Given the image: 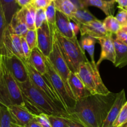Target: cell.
I'll return each instance as SVG.
<instances>
[{
	"mask_svg": "<svg viewBox=\"0 0 127 127\" xmlns=\"http://www.w3.org/2000/svg\"><path fill=\"white\" fill-rule=\"evenodd\" d=\"M117 94L90 95L76 101L67 118L81 123L85 127H102L112 108Z\"/></svg>",
	"mask_w": 127,
	"mask_h": 127,
	"instance_id": "obj_1",
	"label": "cell"
},
{
	"mask_svg": "<svg viewBox=\"0 0 127 127\" xmlns=\"http://www.w3.org/2000/svg\"><path fill=\"white\" fill-rule=\"evenodd\" d=\"M22 92L25 107L34 115L45 113L48 115L67 117V113L59 108L46 94L37 89L30 80L18 83Z\"/></svg>",
	"mask_w": 127,
	"mask_h": 127,
	"instance_id": "obj_2",
	"label": "cell"
},
{
	"mask_svg": "<svg viewBox=\"0 0 127 127\" xmlns=\"http://www.w3.org/2000/svg\"><path fill=\"white\" fill-rule=\"evenodd\" d=\"M54 36L62 56L72 72L77 73L80 65L89 60L77 38L69 39L60 34L56 28Z\"/></svg>",
	"mask_w": 127,
	"mask_h": 127,
	"instance_id": "obj_3",
	"label": "cell"
},
{
	"mask_svg": "<svg viewBox=\"0 0 127 127\" xmlns=\"http://www.w3.org/2000/svg\"><path fill=\"white\" fill-rule=\"evenodd\" d=\"M1 68L0 103L6 107L18 105L26 107L19 84L12 76L1 59Z\"/></svg>",
	"mask_w": 127,
	"mask_h": 127,
	"instance_id": "obj_4",
	"label": "cell"
},
{
	"mask_svg": "<svg viewBox=\"0 0 127 127\" xmlns=\"http://www.w3.org/2000/svg\"><path fill=\"white\" fill-rule=\"evenodd\" d=\"M95 62L87 61L80 65L77 74L91 95H107L110 93L102 80Z\"/></svg>",
	"mask_w": 127,
	"mask_h": 127,
	"instance_id": "obj_5",
	"label": "cell"
},
{
	"mask_svg": "<svg viewBox=\"0 0 127 127\" xmlns=\"http://www.w3.org/2000/svg\"><path fill=\"white\" fill-rule=\"evenodd\" d=\"M24 62L28 70L29 80L31 81V82L37 89L46 94L59 108L67 113L62 100L59 97L58 94H57L55 89H54L49 80L47 73L44 75H42L32 66L27 60H24Z\"/></svg>",
	"mask_w": 127,
	"mask_h": 127,
	"instance_id": "obj_6",
	"label": "cell"
},
{
	"mask_svg": "<svg viewBox=\"0 0 127 127\" xmlns=\"http://www.w3.org/2000/svg\"><path fill=\"white\" fill-rule=\"evenodd\" d=\"M47 58L48 61H49L50 63H51L53 69L56 72V73L61 77L62 80H63L64 83L65 85V87H66L70 97L73 99L75 100L71 91H70L69 83H68V80H69V75H70L71 71L69 69L67 64H66L63 56H62V53H61L58 44H57V40L55 37L54 34L52 50L50 52L49 57H47Z\"/></svg>",
	"mask_w": 127,
	"mask_h": 127,
	"instance_id": "obj_7",
	"label": "cell"
},
{
	"mask_svg": "<svg viewBox=\"0 0 127 127\" xmlns=\"http://www.w3.org/2000/svg\"><path fill=\"white\" fill-rule=\"evenodd\" d=\"M45 61H46L47 73L48 74L50 81H51L54 89L58 94L59 97L62 100L64 106L68 113L69 111L71 110L75 107L76 100L73 99L70 97L63 80H62L61 77L56 73V72L55 71L54 69L51 65L49 61L46 57H45Z\"/></svg>",
	"mask_w": 127,
	"mask_h": 127,
	"instance_id": "obj_8",
	"label": "cell"
},
{
	"mask_svg": "<svg viewBox=\"0 0 127 127\" xmlns=\"http://www.w3.org/2000/svg\"><path fill=\"white\" fill-rule=\"evenodd\" d=\"M1 59L4 62L12 76L18 83L25 82L29 80L28 70L23 59L15 55H1Z\"/></svg>",
	"mask_w": 127,
	"mask_h": 127,
	"instance_id": "obj_9",
	"label": "cell"
},
{
	"mask_svg": "<svg viewBox=\"0 0 127 127\" xmlns=\"http://www.w3.org/2000/svg\"><path fill=\"white\" fill-rule=\"evenodd\" d=\"M21 37L14 33L10 26L8 24L3 36V50L0 54L3 56L15 55L23 61L26 60L22 51Z\"/></svg>",
	"mask_w": 127,
	"mask_h": 127,
	"instance_id": "obj_10",
	"label": "cell"
},
{
	"mask_svg": "<svg viewBox=\"0 0 127 127\" xmlns=\"http://www.w3.org/2000/svg\"><path fill=\"white\" fill-rule=\"evenodd\" d=\"M36 31L37 47L44 57H48L52 50L54 35L51 34L47 21H46L39 28L36 29Z\"/></svg>",
	"mask_w": 127,
	"mask_h": 127,
	"instance_id": "obj_11",
	"label": "cell"
},
{
	"mask_svg": "<svg viewBox=\"0 0 127 127\" xmlns=\"http://www.w3.org/2000/svg\"><path fill=\"white\" fill-rule=\"evenodd\" d=\"M113 35L109 34L104 37L97 38V40L101 46V53L98 62L96 63L99 67L100 64L105 60H107L114 64L115 61V50L113 42Z\"/></svg>",
	"mask_w": 127,
	"mask_h": 127,
	"instance_id": "obj_12",
	"label": "cell"
},
{
	"mask_svg": "<svg viewBox=\"0 0 127 127\" xmlns=\"http://www.w3.org/2000/svg\"><path fill=\"white\" fill-rule=\"evenodd\" d=\"M79 26L81 37L90 36L97 39V38L104 37L111 34L106 30L103 22L98 19L92 21L87 24H81Z\"/></svg>",
	"mask_w": 127,
	"mask_h": 127,
	"instance_id": "obj_13",
	"label": "cell"
},
{
	"mask_svg": "<svg viewBox=\"0 0 127 127\" xmlns=\"http://www.w3.org/2000/svg\"><path fill=\"white\" fill-rule=\"evenodd\" d=\"M8 109L16 123L21 126H26L35 118V115L26 107L18 105H10Z\"/></svg>",
	"mask_w": 127,
	"mask_h": 127,
	"instance_id": "obj_14",
	"label": "cell"
},
{
	"mask_svg": "<svg viewBox=\"0 0 127 127\" xmlns=\"http://www.w3.org/2000/svg\"><path fill=\"white\" fill-rule=\"evenodd\" d=\"M126 102L127 100H126L125 93V90L123 89L119 93L117 94L115 100L112 108L110 110L102 127H113L115 121L117 119L122 107Z\"/></svg>",
	"mask_w": 127,
	"mask_h": 127,
	"instance_id": "obj_15",
	"label": "cell"
},
{
	"mask_svg": "<svg viewBox=\"0 0 127 127\" xmlns=\"http://www.w3.org/2000/svg\"><path fill=\"white\" fill-rule=\"evenodd\" d=\"M68 83L70 91L76 101L91 95L77 73L70 72Z\"/></svg>",
	"mask_w": 127,
	"mask_h": 127,
	"instance_id": "obj_16",
	"label": "cell"
},
{
	"mask_svg": "<svg viewBox=\"0 0 127 127\" xmlns=\"http://www.w3.org/2000/svg\"><path fill=\"white\" fill-rule=\"evenodd\" d=\"M36 10L37 9L36 7L31 3L28 5L21 8L16 13L15 15L26 24L28 29H36L35 16Z\"/></svg>",
	"mask_w": 127,
	"mask_h": 127,
	"instance_id": "obj_17",
	"label": "cell"
},
{
	"mask_svg": "<svg viewBox=\"0 0 127 127\" xmlns=\"http://www.w3.org/2000/svg\"><path fill=\"white\" fill-rule=\"evenodd\" d=\"M56 28L61 34L69 39L77 38L70 28V19L65 14L56 11Z\"/></svg>",
	"mask_w": 127,
	"mask_h": 127,
	"instance_id": "obj_18",
	"label": "cell"
},
{
	"mask_svg": "<svg viewBox=\"0 0 127 127\" xmlns=\"http://www.w3.org/2000/svg\"><path fill=\"white\" fill-rule=\"evenodd\" d=\"M82 4L85 8L89 6H95L99 8L108 16H113L115 13V0L107 1L105 0H80Z\"/></svg>",
	"mask_w": 127,
	"mask_h": 127,
	"instance_id": "obj_19",
	"label": "cell"
},
{
	"mask_svg": "<svg viewBox=\"0 0 127 127\" xmlns=\"http://www.w3.org/2000/svg\"><path fill=\"white\" fill-rule=\"evenodd\" d=\"M27 61L41 74L44 75L47 73L45 57L37 47L32 50L30 57Z\"/></svg>",
	"mask_w": 127,
	"mask_h": 127,
	"instance_id": "obj_20",
	"label": "cell"
},
{
	"mask_svg": "<svg viewBox=\"0 0 127 127\" xmlns=\"http://www.w3.org/2000/svg\"><path fill=\"white\" fill-rule=\"evenodd\" d=\"M115 50V61L113 64L117 67L122 68L127 65V46L117 39L113 36Z\"/></svg>",
	"mask_w": 127,
	"mask_h": 127,
	"instance_id": "obj_21",
	"label": "cell"
},
{
	"mask_svg": "<svg viewBox=\"0 0 127 127\" xmlns=\"http://www.w3.org/2000/svg\"><path fill=\"white\" fill-rule=\"evenodd\" d=\"M7 25L11 23L13 16L20 8L16 0H0Z\"/></svg>",
	"mask_w": 127,
	"mask_h": 127,
	"instance_id": "obj_22",
	"label": "cell"
},
{
	"mask_svg": "<svg viewBox=\"0 0 127 127\" xmlns=\"http://www.w3.org/2000/svg\"><path fill=\"white\" fill-rule=\"evenodd\" d=\"M56 11L67 16L70 19L73 17L77 11V8L70 0H54Z\"/></svg>",
	"mask_w": 127,
	"mask_h": 127,
	"instance_id": "obj_23",
	"label": "cell"
},
{
	"mask_svg": "<svg viewBox=\"0 0 127 127\" xmlns=\"http://www.w3.org/2000/svg\"><path fill=\"white\" fill-rule=\"evenodd\" d=\"M96 19H97V18L94 16L89 10H87V8H81L77 9L76 12L70 20H72L78 25H81L87 24Z\"/></svg>",
	"mask_w": 127,
	"mask_h": 127,
	"instance_id": "obj_24",
	"label": "cell"
},
{
	"mask_svg": "<svg viewBox=\"0 0 127 127\" xmlns=\"http://www.w3.org/2000/svg\"><path fill=\"white\" fill-rule=\"evenodd\" d=\"M9 25L11 28L14 33L20 37H24L28 31V28L26 24L22 21L18 16L14 14Z\"/></svg>",
	"mask_w": 127,
	"mask_h": 127,
	"instance_id": "obj_25",
	"label": "cell"
},
{
	"mask_svg": "<svg viewBox=\"0 0 127 127\" xmlns=\"http://www.w3.org/2000/svg\"><path fill=\"white\" fill-rule=\"evenodd\" d=\"M97 40L94 37L90 36H82L80 42L83 50L84 51H86L89 53L92 62H95L94 60V51L95 44L97 43Z\"/></svg>",
	"mask_w": 127,
	"mask_h": 127,
	"instance_id": "obj_26",
	"label": "cell"
},
{
	"mask_svg": "<svg viewBox=\"0 0 127 127\" xmlns=\"http://www.w3.org/2000/svg\"><path fill=\"white\" fill-rule=\"evenodd\" d=\"M46 10V21L49 27L50 31L52 35L54 34V32L56 29V9L54 3L52 2L47 8Z\"/></svg>",
	"mask_w": 127,
	"mask_h": 127,
	"instance_id": "obj_27",
	"label": "cell"
},
{
	"mask_svg": "<svg viewBox=\"0 0 127 127\" xmlns=\"http://www.w3.org/2000/svg\"><path fill=\"white\" fill-rule=\"evenodd\" d=\"M15 123L8 107L0 103V127H14Z\"/></svg>",
	"mask_w": 127,
	"mask_h": 127,
	"instance_id": "obj_28",
	"label": "cell"
},
{
	"mask_svg": "<svg viewBox=\"0 0 127 127\" xmlns=\"http://www.w3.org/2000/svg\"><path fill=\"white\" fill-rule=\"evenodd\" d=\"M103 24L106 30L111 34H116L121 29V25L113 16H108L103 20Z\"/></svg>",
	"mask_w": 127,
	"mask_h": 127,
	"instance_id": "obj_29",
	"label": "cell"
},
{
	"mask_svg": "<svg viewBox=\"0 0 127 127\" xmlns=\"http://www.w3.org/2000/svg\"><path fill=\"white\" fill-rule=\"evenodd\" d=\"M113 127H127V100L122 107Z\"/></svg>",
	"mask_w": 127,
	"mask_h": 127,
	"instance_id": "obj_30",
	"label": "cell"
},
{
	"mask_svg": "<svg viewBox=\"0 0 127 127\" xmlns=\"http://www.w3.org/2000/svg\"><path fill=\"white\" fill-rule=\"evenodd\" d=\"M52 127H67L69 118L64 116L48 115Z\"/></svg>",
	"mask_w": 127,
	"mask_h": 127,
	"instance_id": "obj_31",
	"label": "cell"
},
{
	"mask_svg": "<svg viewBox=\"0 0 127 127\" xmlns=\"http://www.w3.org/2000/svg\"><path fill=\"white\" fill-rule=\"evenodd\" d=\"M26 41L31 50H32L35 47H37V37L36 29H29L26 34L24 36Z\"/></svg>",
	"mask_w": 127,
	"mask_h": 127,
	"instance_id": "obj_32",
	"label": "cell"
},
{
	"mask_svg": "<svg viewBox=\"0 0 127 127\" xmlns=\"http://www.w3.org/2000/svg\"><path fill=\"white\" fill-rule=\"evenodd\" d=\"M7 26L8 25L6 21L4 12H3L1 4L0 3V54L1 53L2 50H3V36H4V31H5Z\"/></svg>",
	"mask_w": 127,
	"mask_h": 127,
	"instance_id": "obj_33",
	"label": "cell"
},
{
	"mask_svg": "<svg viewBox=\"0 0 127 127\" xmlns=\"http://www.w3.org/2000/svg\"><path fill=\"white\" fill-rule=\"evenodd\" d=\"M46 21L45 9H37L35 16V28L36 29L39 28Z\"/></svg>",
	"mask_w": 127,
	"mask_h": 127,
	"instance_id": "obj_34",
	"label": "cell"
},
{
	"mask_svg": "<svg viewBox=\"0 0 127 127\" xmlns=\"http://www.w3.org/2000/svg\"><path fill=\"white\" fill-rule=\"evenodd\" d=\"M35 120L41 125L42 127H52L49 119L48 115L41 113L37 115H35Z\"/></svg>",
	"mask_w": 127,
	"mask_h": 127,
	"instance_id": "obj_35",
	"label": "cell"
},
{
	"mask_svg": "<svg viewBox=\"0 0 127 127\" xmlns=\"http://www.w3.org/2000/svg\"><path fill=\"white\" fill-rule=\"evenodd\" d=\"M116 19L121 25V28L127 25V11L120 9L115 16Z\"/></svg>",
	"mask_w": 127,
	"mask_h": 127,
	"instance_id": "obj_36",
	"label": "cell"
},
{
	"mask_svg": "<svg viewBox=\"0 0 127 127\" xmlns=\"http://www.w3.org/2000/svg\"><path fill=\"white\" fill-rule=\"evenodd\" d=\"M54 0H33L32 4L36 9H46Z\"/></svg>",
	"mask_w": 127,
	"mask_h": 127,
	"instance_id": "obj_37",
	"label": "cell"
},
{
	"mask_svg": "<svg viewBox=\"0 0 127 127\" xmlns=\"http://www.w3.org/2000/svg\"><path fill=\"white\" fill-rule=\"evenodd\" d=\"M21 39L22 51H23V54H24V59H25L26 60H28L31 56V50L29 46H28V43H27L24 37H21Z\"/></svg>",
	"mask_w": 127,
	"mask_h": 127,
	"instance_id": "obj_38",
	"label": "cell"
},
{
	"mask_svg": "<svg viewBox=\"0 0 127 127\" xmlns=\"http://www.w3.org/2000/svg\"><path fill=\"white\" fill-rule=\"evenodd\" d=\"M116 38L120 42L127 46V32L120 29L116 34H114Z\"/></svg>",
	"mask_w": 127,
	"mask_h": 127,
	"instance_id": "obj_39",
	"label": "cell"
},
{
	"mask_svg": "<svg viewBox=\"0 0 127 127\" xmlns=\"http://www.w3.org/2000/svg\"><path fill=\"white\" fill-rule=\"evenodd\" d=\"M115 3L118 4L119 9H123L127 11V0H115Z\"/></svg>",
	"mask_w": 127,
	"mask_h": 127,
	"instance_id": "obj_40",
	"label": "cell"
},
{
	"mask_svg": "<svg viewBox=\"0 0 127 127\" xmlns=\"http://www.w3.org/2000/svg\"><path fill=\"white\" fill-rule=\"evenodd\" d=\"M70 28H71L72 31V32L74 33V34L77 36L79 31H80V26H79V25H78L77 24L74 23V21H70Z\"/></svg>",
	"mask_w": 127,
	"mask_h": 127,
	"instance_id": "obj_41",
	"label": "cell"
},
{
	"mask_svg": "<svg viewBox=\"0 0 127 127\" xmlns=\"http://www.w3.org/2000/svg\"><path fill=\"white\" fill-rule=\"evenodd\" d=\"M16 1L18 6L22 8V7L25 6H27L32 3L33 0H16Z\"/></svg>",
	"mask_w": 127,
	"mask_h": 127,
	"instance_id": "obj_42",
	"label": "cell"
},
{
	"mask_svg": "<svg viewBox=\"0 0 127 127\" xmlns=\"http://www.w3.org/2000/svg\"><path fill=\"white\" fill-rule=\"evenodd\" d=\"M67 127H85L81 123H79L77 122L72 120L69 119V123H68Z\"/></svg>",
	"mask_w": 127,
	"mask_h": 127,
	"instance_id": "obj_43",
	"label": "cell"
},
{
	"mask_svg": "<svg viewBox=\"0 0 127 127\" xmlns=\"http://www.w3.org/2000/svg\"><path fill=\"white\" fill-rule=\"evenodd\" d=\"M25 127H42L41 125L37 122V121L35 120V118L34 120H32V121H31L29 123L26 125V126H24Z\"/></svg>",
	"mask_w": 127,
	"mask_h": 127,
	"instance_id": "obj_44",
	"label": "cell"
},
{
	"mask_svg": "<svg viewBox=\"0 0 127 127\" xmlns=\"http://www.w3.org/2000/svg\"><path fill=\"white\" fill-rule=\"evenodd\" d=\"M121 29H122L123 31H124L127 32V25L125 26L122 27V28H121Z\"/></svg>",
	"mask_w": 127,
	"mask_h": 127,
	"instance_id": "obj_45",
	"label": "cell"
},
{
	"mask_svg": "<svg viewBox=\"0 0 127 127\" xmlns=\"http://www.w3.org/2000/svg\"><path fill=\"white\" fill-rule=\"evenodd\" d=\"M14 127H24V126L19 125H18V124H16V123H15V124H14Z\"/></svg>",
	"mask_w": 127,
	"mask_h": 127,
	"instance_id": "obj_46",
	"label": "cell"
},
{
	"mask_svg": "<svg viewBox=\"0 0 127 127\" xmlns=\"http://www.w3.org/2000/svg\"><path fill=\"white\" fill-rule=\"evenodd\" d=\"M1 55H0V75H1Z\"/></svg>",
	"mask_w": 127,
	"mask_h": 127,
	"instance_id": "obj_47",
	"label": "cell"
},
{
	"mask_svg": "<svg viewBox=\"0 0 127 127\" xmlns=\"http://www.w3.org/2000/svg\"><path fill=\"white\" fill-rule=\"evenodd\" d=\"M105 1H112V0H105Z\"/></svg>",
	"mask_w": 127,
	"mask_h": 127,
	"instance_id": "obj_48",
	"label": "cell"
}]
</instances>
